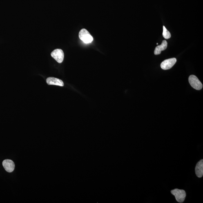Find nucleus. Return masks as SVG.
I'll return each instance as SVG.
<instances>
[{
	"instance_id": "f03ea898",
	"label": "nucleus",
	"mask_w": 203,
	"mask_h": 203,
	"mask_svg": "<svg viewBox=\"0 0 203 203\" xmlns=\"http://www.w3.org/2000/svg\"><path fill=\"white\" fill-rule=\"evenodd\" d=\"M171 193L174 196L177 202L182 203L184 202L186 196V192L184 190L177 188L171 190Z\"/></svg>"
},
{
	"instance_id": "1a4fd4ad",
	"label": "nucleus",
	"mask_w": 203,
	"mask_h": 203,
	"mask_svg": "<svg viewBox=\"0 0 203 203\" xmlns=\"http://www.w3.org/2000/svg\"><path fill=\"white\" fill-rule=\"evenodd\" d=\"M168 46V43L166 40L163 41L162 44L159 46H158L155 49L154 54L156 55H159L162 51L166 50Z\"/></svg>"
},
{
	"instance_id": "9d476101",
	"label": "nucleus",
	"mask_w": 203,
	"mask_h": 203,
	"mask_svg": "<svg viewBox=\"0 0 203 203\" xmlns=\"http://www.w3.org/2000/svg\"><path fill=\"white\" fill-rule=\"evenodd\" d=\"M163 35L165 39H168L171 37V34L169 31L167 30L166 27L163 26Z\"/></svg>"
},
{
	"instance_id": "39448f33",
	"label": "nucleus",
	"mask_w": 203,
	"mask_h": 203,
	"mask_svg": "<svg viewBox=\"0 0 203 203\" xmlns=\"http://www.w3.org/2000/svg\"><path fill=\"white\" fill-rule=\"evenodd\" d=\"M176 62L177 59L175 58L166 59L161 63V68L165 70L169 69L172 68Z\"/></svg>"
},
{
	"instance_id": "6e6552de",
	"label": "nucleus",
	"mask_w": 203,
	"mask_h": 203,
	"mask_svg": "<svg viewBox=\"0 0 203 203\" xmlns=\"http://www.w3.org/2000/svg\"><path fill=\"white\" fill-rule=\"evenodd\" d=\"M195 173L197 177H202L203 175V160L201 159L197 163L195 168Z\"/></svg>"
},
{
	"instance_id": "0eeeda50",
	"label": "nucleus",
	"mask_w": 203,
	"mask_h": 203,
	"mask_svg": "<svg viewBox=\"0 0 203 203\" xmlns=\"http://www.w3.org/2000/svg\"><path fill=\"white\" fill-rule=\"evenodd\" d=\"M46 83L48 85H56L63 87L64 86V83L61 79L54 77H49L46 79Z\"/></svg>"
},
{
	"instance_id": "7ed1b4c3",
	"label": "nucleus",
	"mask_w": 203,
	"mask_h": 203,
	"mask_svg": "<svg viewBox=\"0 0 203 203\" xmlns=\"http://www.w3.org/2000/svg\"><path fill=\"white\" fill-rule=\"evenodd\" d=\"M189 83L191 86L195 89L199 90L202 89L203 85L196 76L190 75L188 78Z\"/></svg>"
},
{
	"instance_id": "423d86ee",
	"label": "nucleus",
	"mask_w": 203,
	"mask_h": 203,
	"mask_svg": "<svg viewBox=\"0 0 203 203\" xmlns=\"http://www.w3.org/2000/svg\"><path fill=\"white\" fill-rule=\"evenodd\" d=\"M2 165L6 171L9 173L13 172L15 168L13 161L10 159H7L3 161Z\"/></svg>"
},
{
	"instance_id": "f257e3e1",
	"label": "nucleus",
	"mask_w": 203,
	"mask_h": 203,
	"mask_svg": "<svg viewBox=\"0 0 203 203\" xmlns=\"http://www.w3.org/2000/svg\"><path fill=\"white\" fill-rule=\"evenodd\" d=\"M79 39L84 43L88 44L92 43L93 38L87 30L84 28L82 29L79 34Z\"/></svg>"
},
{
	"instance_id": "9b49d317",
	"label": "nucleus",
	"mask_w": 203,
	"mask_h": 203,
	"mask_svg": "<svg viewBox=\"0 0 203 203\" xmlns=\"http://www.w3.org/2000/svg\"><path fill=\"white\" fill-rule=\"evenodd\" d=\"M157 45H158V43H157Z\"/></svg>"
},
{
	"instance_id": "20e7f679",
	"label": "nucleus",
	"mask_w": 203,
	"mask_h": 203,
	"mask_svg": "<svg viewBox=\"0 0 203 203\" xmlns=\"http://www.w3.org/2000/svg\"><path fill=\"white\" fill-rule=\"evenodd\" d=\"M52 57L59 63H62L64 59V53L61 49H56L51 53Z\"/></svg>"
}]
</instances>
